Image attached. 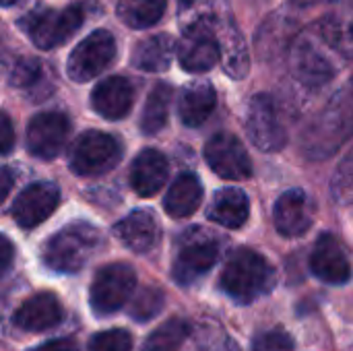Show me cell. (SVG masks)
Returning a JSON list of instances; mask_svg holds the SVG:
<instances>
[{"label": "cell", "instance_id": "cell-1", "mask_svg": "<svg viewBox=\"0 0 353 351\" xmlns=\"http://www.w3.org/2000/svg\"><path fill=\"white\" fill-rule=\"evenodd\" d=\"M353 137V77L331 97L327 108L306 128L302 139L304 155L327 159Z\"/></svg>", "mask_w": 353, "mask_h": 351}, {"label": "cell", "instance_id": "cell-2", "mask_svg": "<svg viewBox=\"0 0 353 351\" xmlns=\"http://www.w3.org/2000/svg\"><path fill=\"white\" fill-rule=\"evenodd\" d=\"M221 290L238 304H250L273 292L277 275L273 265L250 248H238L221 271Z\"/></svg>", "mask_w": 353, "mask_h": 351}, {"label": "cell", "instance_id": "cell-3", "mask_svg": "<svg viewBox=\"0 0 353 351\" xmlns=\"http://www.w3.org/2000/svg\"><path fill=\"white\" fill-rule=\"evenodd\" d=\"M99 246L101 232L87 221H74L46 242L41 259L56 273H79L89 265Z\"/></svg>", "mask_w": 353, "mask_h": 351}, {"label": "cell", "instance_id": "cell-4", "mask_svg": "<svg viewBox=\"0 0 353 351\" xmlns=\"http://www.w3.org/2000/svg\"><path fill=\"white\" fill-rule=\"evenodd\" d=\"M339 54L327 43L319 25L300 31L290 48V70L308 89H319L331 83L337 74V58ZM341 58V56H339Z\"/></svg>", "mask_w": 353, "mask_h": 351}, {"label": "cell", "instance_id": "cell-5", "mask_svg": "<svg viewBox=\"0 0 353 351\" xmlns=\"http://www.w3.org/2000/svg\"><path fill=\"white\" fill-rule=\"evenodd\" d=\"M85 17H87L85 4L77 2L60 10L56 8L31 10L19 21V25L37 48L52 50L62 46L66 39H70L83 25Z\"/></svg>", "mask_w": 353, "mask_h": 351}, {"label": "cell", "instance_id": "cell-6", "mask_svg": "<svg viewBox=\"0 0 353 351\" xmlns=\"http://www.w3.org/2000/svg\"><path fill=\"white\" fill-rule=\"evenodd\" d=\"M120 157L122 147L112 134L101 130H87L74 141L68 166L77 176H101L114 170Z\"/></svg>", "mask_w": 353, "mask_h": 351}, {"label": "cell", "instance_id": "cell-7", "mask_svg": "<svg viewBox=\"0 0 353 351\" xmlns=\"http://www.w3.org/2000/svg\"><path fill=\"white\" fill-rule=\"evenodd\" d=\"M137 288V273L128 263H112L101 267L89 290V304L97 317H108L120 310Z\"/></svg>", "mask_w": 353, "mask_h": 351}, {"label": "cell", "instance_id": "cell-8", "mask_svg": "<svg viewBox=\"0 0 353 351\" xmlns=\"http://www.w3.org/2000/svg\"><path fill=\"white\" fill-rule=\"evenodd\" d=\"M217 257H219V244L211 236V232L201 228L188 230L178 250V257L174 261L172 275L180 285H190L213 269Z\"/></svg>", "mask_w": 353, "mask_h": 351}, {"label": "cell", "instance_id": "cell-9", "mask_svg": "<svg viewBox=\"0 0 353 351\" xmlns=\"http://www.w3.org/2000/svg\"><path fill=\"white\" fill-rule=\"evenodd\" d=\"M116 58V39L110 31L97 29L89 33L70 52L66 72L74 83H87L99 77Z\"/></svg>", "mask_w": 353, "mask_h": 351}, {"label": "cell", "instance_id": "cell-10", "mask_svg": "<svg viewBox=\"0 0 353 351\" xmlns=\"http://www.w3.org/2000/svg\"><path fill=\"white\" fill-rule=\"evenodd\" d=\"M246 132L250 141L265 153L281 151L285 147L288 134L271 95L259 93L250 99L246 112Z\"/></svg>", "mask_w": 353, "mask_h": 351}, {"label": "cell", "instance_id": "cell-11", "mask_svg": "<svg viewBox=\"0 0 353 351\" xmlns=\"http://www.w3.org/2000/svg\"><path fill=\"white\" fill-rule=\"evenodd\" d=\"M205 159L209 168L223 180L240 182L252 176V161L238 137L230 132L213 134L205 145Z\"/></svg>", "mask_w": 353, "mask_h": 351}, {"label": "cell", "instance_id": "cell-12", "mask_svg": "<svg viewBox=\"0 0 353 351\" xmlns=\"http://www.w3.org/2000/svg\"><path fill=\"white\" fill-rule=\"evenodd\" d=\"M70 134V120L62 112H41L27 126V151L37 159H54L62 153Z\"/></svg>", "mask_w": 353, "mask_h": 351}, {"label": "cell", "instance_id": "cell-13", "mask_svg": "<svg viewBox=\"0 0 353 351\" xmlns=\"http://www.w3.org/2000/svg\"><path fill=\"white\" fill-rule=\"evenodd\" d=\"M60 203V190L52 182H35L23 188L12 205V217L14 221L25 228H37L43 223L58 207Z\"/></svg>", "mask_w": 353, "mask_h": 351}, {"label": "cell", "instance_id": "cell-14", "mask_svg": "<svg viewBox=\"0 0 353 351\" xmlns=\"http://www.w3.org/2000/svg\"><path fill=\"white\" fill-rule=\"evenodd\" d=\"M273 221L281 236L298 238L312 228L314 221V203L302 188L285 190L273 209Z\"/></svg>", "mask_w": 353, "mask_h": 351}, {"label": "cell", "instance_id": "cell-15", "mask_svg": "<svg viewBox=\"0 0 353 351\" xmlns=\"http://www.w3.org/2000/svg\"><path fill=\"white\" fill-rule=\"evenodd\" d=\"M310 271L314 277L329 285H343L352 279V263L341 244L331 236L323 234L310 254Z\"/></svg>", "mask_w": 353, "mask_h": 351}, {"label": "cell", "instance_id": "cell-16", "mask_svg": "<svg viewBox=\"0 0 353 351\" xmlns=\"http://www.w3.org/2000/svg\"><path fill=\"white\" fill-rule=\"evenodd\" d=\"M62 319H64V308H62L60 300L50 292H41V294L27 298L17 308L12 323L21 331L41 333V331H50V329L58 327L62 323Z\"/></svg>", "mask_w": 353, "mask_h": 351}, {"label": "cell", "instance_id": "cell-17", "mask_svg": "<svg viewBox=\"0 0 353 351\" xmlns=\"http://www.w3.org/2000/svg\"><path fill=\"white\" fill-rule=\"evenodd\" d=\"M134 103V89L128 79L114 74L95 85L91 91L93 110L105 120H122Z\"/></svg>", "mask_w": 353, "mask_h": 351}, {"label": "cell", "instance_id": "cell-18", "mask_svg": "<svg viewBox=\"0 0 353 351\" xmlns=\"http://www.w3.org/2000/svg\"><path fill=\"white\" fill-rule=\"evenodd\" d=\"M114 234L128 250L137 254H147L159 242V223L151 211L139 209L118 221L114 225Z\"/></svg>", "mask_w": 353, "mask_h": 351}, {"label": "cell", "instance_id": "cell-19", "mask_svg": "<svg viewBox=\"0 0 353 351\" xmlns=\"http://www.w3.org/2000/svg\"><path fill=\"white\" fill-rule=\"evenodd\" d=\"M215 33H217V41H219L223 70L232 79H244L250 70V54H248L246 41L230 12L221 17V21L215 27Z\"/></svg>", "mask_w": 353, "mask_h": 351}, {"label": "cell", "instance_id": "cell-20", "mask_svg": "<svg viewBox=\"0 0 353 351\" xmlns=\"http://www.w3.org/2000/svg\"><path fill=\"white\" fill-rule=\"evenodd\" d=\"M327 43L345 60H353V0H333L331 10L319 23Z\"/></svg>", "mask_w": 353, "mask_h": 351}, {"label": "cell", "instance_id": "cell-21", "mask_svg": "<svg viewBox=\"0 0 353 351\" xmlns=\"http://www.w3.org/2000/svg\"><path fill=\"white\" fill-rule=\"evenodd\" d=\"M298 19L285 10H279L275 14H271L259 29L256 35V48L259 54L265 60L277 58L279 54L288 52L294 43V39L298 37Z\"/></svg>", "mask_w": 353, "mask_h": 351}, {"label": "cell", "instance_id": "cell-22", "mask_svg": "<svg viewBox=\"0 0 353 351\" xmlns=\"http://www.w3.org/2000/svg\"><path fill=\"white\" fill-rule=\"evenodd\" d=\"M168 159L157 149H143L130 170V186L139 197L157 194L168 180Z\"/></svg>", "mask_w": 353, "mask_h": 351}, {"label": "cell", "instance_id": "cell-23", "mask_svg": "<svg viewBox=\"0 0 353 351\" xmlns=\"http://www.w3.org/2000/svg\"><path fill=\"white\" fill-rule=\"evenodd\" d=\"M248 215H250L248 197L242 188H236V186L217 190L207 209V217L228 230L242 228L248 221Z\"/></svg>", "mask_w": 353, "mask_h": 351}, {"label": "cell", "instance_id": "cell-24", "mask_svg": "<svg viewBox=\"0 0 353 351\" xmlns=\"http://www.w3.org/2000/svg\"><path fill=\"white\" fill-rule=\"evenodd\" d=\"M217 106V93L209 81H194L184 87L180 101H178V114L184 126L196 128L213 114Z\"/></svg>", "mask_w": 353, "mask_h": 351}, {"label": "cell", "instance_id": "cell-25", "mask_svg": "<svg viewBox=\"0 0 353 351\" xmlns=\"http://www.w3.org/2000/svg\"><path fill=\"white\" fill-rule=\"evenodd\" d=\"M174 52H176V43L172 35L157 33L137 43V48L132 50L130 62L134 68L145 70V72H163L170 68Z\"/></svg>", "mask_w": 353, "mask_h": 351}, {"label": "cell", "instance_id": "cell-26", "mask_svg": "<svg viewBox=\"0 0 353 351\" xmlns=\"http://www.w3.org/2000/svg\"><path fill=\"white\" fill-rule=\"evenodd\" d=\"M203 203V184L194 174H182L170 186L163 209L174 219L190 217Z\"/></svg>", "mask_w": 353, "mask_h": 351}, {"label": "cell", "instance_id": "cell-27", "mask_svg": "<svg viewBox=\"0 0 353 351\" xmlns=\"http://www.w3.org/2000/svg\"><path fill=\"white\" fill-rule=\"evenodd\" d=\"M168 0H118V17L130 29H147L165 12Z\"/></svg>", "mask_w": 353, "mask_h": 351}, {"label": "cell", "instance_id": "cell-28", "mask_svg": "<svg viewBox=\"0 0 353 351\" xmlns=\"http://www.w3.org/2000/svg\"><path fill=\"white\" fill-rule=\"evenodd\" d=\"M172 87L165 83H159L153 87V91L147 97V103L141 114V130L145 134H157L165 124L170 116V103H172Z\"/></svg>", "mask_w": 353, "mask_h": 351}, {"label": "cell", "instance_id": "cell-29", "mask_svg": "<svg viewBox=\"0 0 353 351\" xmlns=\"http://www.w3.org/2000/svg\"><path fill=\"white\" fill-rule=\"evenodd\" d=\"M188 335H190V325L186 321L170 319L147 337L143 351H178Z\"/></svg>", "mask_w": 353, "mask_h": 351}, {"label": "cell", "instance_id": "cell-30", "mask_svg": "<svg viewBox=\"0 0 353 351\" xmlns=\"http://www.w3.org/2000/svg\"><path fill=\"white\" fill-rule=\"evenodd\" d=\"M165 304V296L159 288H143L130 304V314L134 321L139 323H147L151 319H155Z\"/></svg>", "mask_w": 353, "mask_h": 351}, {"label": "cell", "instance_id": "cell-31", "mask_svg": "<svg viewBox=\"0 0 353 351\" xmlns=\"http://www.w3.org/2000/svg\"><path fill=\"white\" fill-rule=\"evenodd\" d=\"M331 194L339 205H353V147L331 178Z\"/></svg>", "mask_w": 353, "mask_h": 351}, {"label": "cell", "instance_id": "cell-32", "mask_svg": "<svg viewBox=\"0 0 353 351\" xmlns=\"http://www.w3.org/2000/svg\"><path fill=\"white\" fill-rule=\"evenodd\" d=\"M89 351H132V337L124 329L101 331L91 337Z\"/></svg>", "mask_w": 353, "mask_h": 351}, {"label": "cell", "instance_id": "cell-33", "mask_svg": "<svg viewBox=\"0 0 353 351\" xmlns=\"http://www.w3.org/2000/svg\"><path fill=\"white\" fill-rule=\"evenodd\" d=\"M252 351H294V339L281 327L261 333L252 341Z\"/></svg>", "mask_w": 353, "mask_h": 351}, {"label": "cell", "instance_id": "cell-34", "mask_svg": "<svg viewBox=\"0 0 353 351\" xmlns=\"http://www.w3.org/2000/svg\"><path fill=\"white\" fill-rule=\"evenodd\" d=\"M201 351H240L236 341L232 337H228L225 333L217 331V333H205L203 341H201Z\"/></svg>", "mask_w": 353, "mask_h": 351}, {"label": "cell", "instance_id": "cell-35", "mask_svg": "<svg viewBox=\"0 0 353 351\" xmlns=\"http://www.w3.org/2000/svg\"><path fill=\"white\" fill-rule=\"evenodd\" d=\"M37 70H39V66H37L35 58L33 60H21V62L14 64L10 81L14 85H19V87H25V85L33 83V79L37 77Z\"/></svg>", "mask_w": 353, "mask_h": 351}, {"label": "cell", "instance_id": "cell-36", "mask_svg": "<svg viewBox=\"0 0 353 351\" xmlns=\"http://www.w3.org/2000/svg\"><path fill=\"white\" fill-rule=\"evenodd\" d=\"M14 147V126L10 122V118L0 112V155L10 153Z\"/></svg>", "mask_w": 353, "mask_h": 351}, {"label": "cell", "instance_id": "cell-37", "mask_svg": "<svg viewBox=\"0 0 353 351\" xmlns=\"http://www.w3.org/2000/svg\"><path fill=\"white\" fill-rule=\"evenodd\" d=\"M12 261H14V246L4 234H0V277L10 269Z\"/></svg>", "mask_w": 353, "mask_h": 351}, {"label": "cell", "instance_id": "cell-38", "mask_svg": "<svg viewBox=\"0 0 353 351\" xmlns=\"http://www.w3.org/2000/svg\"><path fill=\"white\" fill-rule=\"evenodd\" d=\"M31 351H79V345L72 339H54V341L43 343Z\"/></svg>", "mask_w": 353, "mask_h": 351}, {"label": "cell", "instance_id": "cell-39", "mask_svg": "<svg viewBox=\"0 0 353 351\" xmlns=\"http://www.w3.org/2000/svg\"><path fill=\"white\" fill-rule=\"evenodd\" d=\"M10 188H12V174H10L8 168H2V166H0V205H2L4 199L8 197Z\"/></svg>", "mask_w": 353, "mask_h": 351}, {"label": "cell", "instance_id": "cell-40", "mask_svg": "<svg viewBox=\"0 0 353 351\" xmlns=\"http://www.w3.org/2000/svg\"><path fill=\"white\" fill-rule=\"evenodd\" d=\"M294 2H298V4H319L323 0H294Z\"/></svg>", "mask_w": 353, "mask_h": 351}, {"label": "cell", "instance_id": "cell-41", "mask_svg": "<svg viewBox=\"0 0 353 351\" xmlns=\"http://www.w3.org/2000/svg\"><path fill=\"white\" fill-rule=\"evenodd\" d=\"M19 0H0V6H10V4H17Z\"/></svg>", "mask_w": 353, "mask_h": 351}]
</instances>
